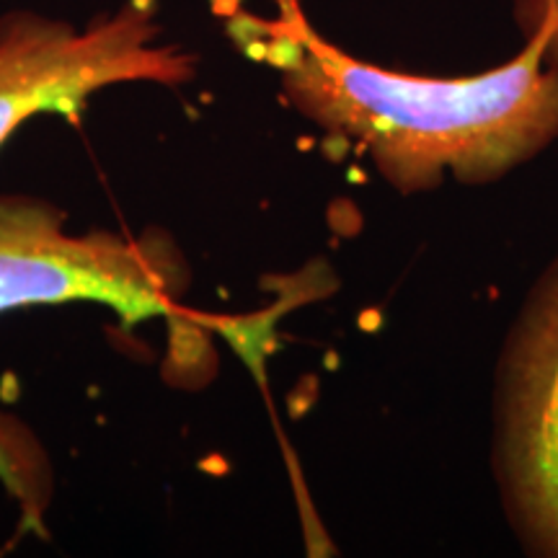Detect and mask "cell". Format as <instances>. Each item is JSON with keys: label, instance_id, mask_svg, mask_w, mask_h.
I'll return each instance as SVG.
<instances>
[{"label": "cell", "instance_id": "obj_1", "mask_svg": "<svg viewBox=\"0 0 558 558\" xmlns=\"http://www.w3.org/2000/svg\"><path fill=\"white\" fill-rule=\"evenodd\" d=\"M230 34L277 70L292 109L357 145L401 194L435 190L445 171L497 181L558 140V65L538 37L481 75L424 78L341 52L303 11L239 16Z\"/></svg>", "mask_w": 558, "mask_h": 558}, {"label": "cell", "instance_id": "obj_2", "mask_svg": "<svg viewBox=\"0 0 558 558\" xmlns=\"http://www.w3.org/2000/svg\"><path fill=\"white\" fill-rule=\"evenodd\" d=\"M190 284V262L166 230L73 233L52 202L0 194V313L99 303L128 326L153 318L202 320L184 305Z\"/></svg>", "mask_w": 558, "mask_h": 558}, {"label": "cell", "instance_id": "obj_3", "mask_svg": "<svg viewBox=\"0 0 558 558\" xmlns=\"http://www.w3.org/2000/svg\"><path fill=\"white\" fill-rule=\"evenodd\" d=\"M197 60L163 41L156 0H128L86 26L11 11L0 19V145L37 114L78 120L86 101L120 83L181 86Z\"/></svg>", "mask_w": 558, "mask_h": 558}, {"label": "cell", "instance_id": "obj_4", "mask_svg": "<svg viewBox=\"0 0 558 558\" xmlns=\"http://www.w3.org/2000/svg\"><path fill=\"white\" fill-rule=\"evenodd\" d=\"M492 471L530 556L558 558V259L518 311L497 357Z\"/></svg>", "mask_w": 558, "mask_h": 558}, {"label": "cell", "instance_id": "obj_5", "mask_svg": "<svg viewBox=\"0 0 558 558\" xmlns=\"http://www.w3.org/2000/svg\"><path fill=\"white\" fill-rule=\"evenodd\" d=\"M520 21L527 39L546 41L548 62L558 65V0H520Z\"/></svg>", "mask_w": 558, "mask_h": 558}, {"label": "cell", "instance_id": "obj_6", "mask_svg": "<svg viewBox=\"0 0 558 558\" xmlns=\"http://www.w3.org/2000/svg\"><path fill=\"white\" fill-rule=\"evenodd\" d=\"M277 11H279V13L300 11V0H277Z\"/></svg>", "mask_w": 558, "mask_h": 558}]
</instances>
